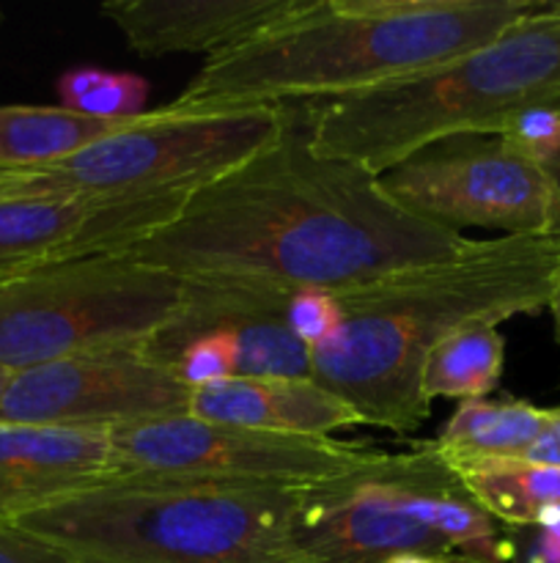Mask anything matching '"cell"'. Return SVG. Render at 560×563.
I'll return each mask as SVG.
<instances>
[{"label":"cell","instance_id":"obj_1","mask_svg":"<svg viewBox=\"0 0 560 563\" xmlns=\"http://www.w3.org/2000/svg\"><path fill=\"white\" fill-rule=\"evenodd\" d=\"M467 242L406 212L371 170L318 154L294 108L278 141L192 190L130 253L179 278L340 295L453 256Z\"/></svg>","mask_w":560,"mask_h":563},{"label":"cell","instance_id":"obj_2","mask_svg":"<svg viewBox=\"0 0 560 563\" xmlns=\"http://www.w3.org/2000/svg\"><path fill=\"white\" fill-rule=\"evenodd\" d=\"M538 0H291L209 55L176 110L296 108L423 75L483 47Z\"/></svg>","mask_w":560,"mask_h":563},{"label":"cell","instance_id":"obj_3","mask_svg":"<svg viewBox=\"0 0 560 563\" xmlns=\"http://www.w3.org/2000/svg\"><path fill=\"white\" fill-rule=\"evenodd\" d=\"M560 284V236L470 240L464 251L335 295L340 322L311 350V377L362 427L412 434L432 416L423 361L470 322L500 324L549 308Z\"/></svg>","mask_w":560,"mask_h":563},{"label":"cell","instance_id":"obj_4","mask_svg":"<svg viewBox=\"0 0 560 563\" xmlns=\"http://www.w3.org/2000/svg\"><path fill=\"white\" fill-rule=\"evenodd\" d=\"M533 108H560V3H541L489 44L423 75L296 104V115L318 154L382 176L434 143L497 135Z\"/></svg>","mask_w":560,"mask_h":563},{"label":"cell","instance_id":"obj_5","mask_svg":"<svg viewBox=\"0 0 560 563\" xmlns=\"http://www.w3.org/2000/svg\"><path fill=\"white\" fill-rule=\"evenodd\" d=\"M75 563H324L294 533V489L110 478L11 522Z\"/></svg>","mask_w":560,"mask_h":563},{"label":"cell","instance_id":"obj_6","mask_svg":"<svg viewBox=\"0 0 560 563\" xmlns=\"http://www.w3.org/2000/svg\"><path fill=\"white\" fill-rule=\"evenodd\" d=\"M294 533L324 563H382L401 553L500 563L505 528L428 443L377 451L355 471L294 489Z\"/></svg>","mask_w":560,"mask_h":563},{"label":"cell","instance_id":"obj_7","mask_svg":"<svg viewBox=\"0 0 560 563\" xmlns=\"http://www.w3.org/2000/svg\"><path fill=\"white\" fill-rule=\"evenodd\" d=\"M184 300V280L124 253L47 264L0 284V372L148 344Z\"/></svg>","mask_w":560,"mask_h":563},{"label":"cell","instance_id":"obj_8","mask_svg":"<svg viewBox=\"0 0 560 563\" xmlns=\"http://www.w3.org/2000/svg\"><path fill=\"white\" fill-rule=\"evenodd\" d=\"M294 108L148 110L132 130L38 168L0 170V201L195 190L278 141Z\"/></svg>","mask_w":560,"mask_h":563},{"label":"cell","instance_id":"obj_9","mask_svg":"<svg viewBox=\"0 0 560 563\" xmlns=\"http://www.w3.org/2000/svg\"><path fill=\"white\" fill-rule=\"evenodd\" d=\"M377 454L333 438L261 432L192 416L110 432V478L228 489H302L349 473Z\"/></svg>","mask_w":560,"mask_h":563},{"label":"cell","instance_id":"obj_10","mask_svg":"<svg viewBox=\"0 0 560 563\" xmlns=\"http://www.w3.org/2000/svg\"><path fill=\"white\" fill-rule=\"evenodd\" d=\"M379 179L406 212L459 234L492 229L503 236H560L552 176L497 135L434 143Z\"/></svg>","mask_w":560,"mask_h":563},{"label":"cell","instance_id":"obj_11","mask_svg":"<svg viewBox=\"0 0 560 563\" xmlns=\"http://www.w3.org/2000/svg\"><path fill=\"white\" fill-rule=\"evenodd\" d=\"M190 396L173 368L137 350L60 357L11 374L0 423L119 429L190 416Z\"/></svg>","mask_w":560,"mask_h":563},{"label":"cell","instance_id":"obj_12","mask_svg":"<svg viewBox=\"0 0 560 563\" xmlns=\"http://www.w3.org/2000/svg\"><path fill=\"white\" fill-rule=\"evenodd\" d=\"M190 192L0 201V284L47 264L130 251L170 223Z\"/></svg>","mask_w":560,"mask_h":563},{"label":"cell","instance_id":"obj_13","mask_svg":"<svg viewBox=\"0 0 560 563\" xmlns=\"http://www.w3.org/2000/svg\"><path fill=\"white\" fill-rule=\"evenodd\" d=\"M184 280L179 313L143 344L170 368L190 341L220 335L236 352V377H311V350L289 328V291L239 280Z\"/></svg>","mask_w":560,"mask_h":563},{"label":"cell","instance_id":"obj_14","mask_svg":"<svg viewBox=\"0 0 560 563\" xmlns=\"http://www.w3.org/2000/svg\"><path fill=\"white\" fill-rule=\"evenodd\" d=\"M110 476V429L0 423V526Z\"/></svg>","mask_w":560,"mask_h":563},{"label":"cell","instance_id":"obj_15","mask_svg":"<svg viewBox=\"0 0 560 563\" xmlns=\"http://www.w3.org/2000/svg\"><path fill=\"white\" fill-rule=\"evenodd\" d=\"M291 0H108V16L141 58L214 55L285 11Z\"/></svg>","mask_w":560,"mask_h":563},{"label":"cell","instance_id":"obj_16","mask_svg":"<svg viewBox=\"0 0 560 563\" xmlns=\"http://www.w3.org/2000/svg\"><path fill=\"white\" fill-rule=\"evenodd\" d=\"M190 416L300 438H329L340 429L362 427L360 416L313 377L220 379L192 390Z\"/></svg>","mask_w":560,"mask_h":563},{"label":"cell","instance_id":"obj_17","mask_svg":"<svg viewBox=\"0 0 560 563\" xmlns=\"http://www.w3.org/2000/svg\"><path fill=\"white\" fill-rule=\"evenodd\" d=\"M146 113L97 119L64 104H0V170L38 168L69 159L104 137L132 130Z\"/></svg>","mask_w":560,"mask_h":563},{"label":"cell","instance_id":"obj_18","mask_svg":"<svg viewBox=\"0 0 560 563\" xmlns=\"http://www.w3.org/2000/svg\"><path fill=\"white\" fill-rule=\"evenodd\" d=\"M448 465L500 526H541L560 515V467L525 460H459Z\"/></svg>","mask_w":560,"mask_h":563},{"label":"cell","instance_id":"obj_19","mask_svg":"<svg viewBox=\"0 0 560 563\" xmlns=\"http://www.w3.org/2000/svg\"><path fill=\"white\" fill-rule=\"evenodd\" d=\"M547 407L530 401H461L434 449L448 462L459 460H519L536 440Z\"/></svg>","mask_w":560,"mask_h":563},{"label":"cell","instance_id":"obj_20","mask_svg":"<svg viewBox=\"0 0 560 563\" xmlns=\"http://www.w3.org/2000/svg\"><path fill=\"white\" fill-rule=\"evenodd\" d=\"M505 366V339L497 324L470 322L434 344L423 361V399H486Z\"/></svg>","mask_w":560,"mask_h":563},{"label":"cell","instance_id":"obj_21","mask_svg":"<svg viewBox=\"0 0 560 563\" xmlns=\"http://www.w3.org/2000/svg\"><path fill=\"white\" fill-rule=\"evenodd\" d=\"M60 104L97 119H124L146 113L148 82L130 71H102L91 66L69 69L58 80Z\"/></svg>","mask_w":560,"mask_h":563},{"label":"cell","instance_id":"obj_22","mask_svg":"<svg viewBox=\"0 0 560 563\" xmlns=\"http://www.w3.org/2000/svg\"><path fill=\"white\" fill-rule=\"evenodd\" d=\"M497 137L544 168L560 154V108H533L516 113L505 121Z\"/></svg>","mask_w":560,"mask_h":563},{"label":"cell","instance_id":"obj_23","mask_svg":"<svg viewBox=\"0 0 560 563\" xmlns=\"http://www.w3.org/2000/svg\"><path fill=\"white\" fill-rule=\"evenodd\" d=\"M176 377L187 385V388H203V385L220 383V379L236 377V352L220 335H203V339L190 341L184 350L176 355L170 363Z\"/></svg>","mask_w":560,"mask_h":563},{"label":"cell","instance_id":"obj_24","mask_svg":"<svg viewBox=\"0 0 560 563\" xmlns=\"http://www.w3.org/2000/svg\"><path fill=\"white\" fill-rule=\"evenodd\" d=\"M340 313L335 295L327 291H296L289 300V328L307 350H316L338 330Z\"/></svg>","mask_w":560,"mask_h":563},{"label":"cell","instance_id":"obj_25","mask_svg":"<svg viewBox=\"0 0 560 563\" xmlns=\"http://www.w3.org/2000/svg\"><path fill=\"white\" fill-rule=\"evenodd\" d=\"M500 563H560V515L541 526L505 528Z\"/></svg>","mask_w":560,"mask_h":563},{"label":"cell","instance_id":"obj_26","mask_svg":"<svg viewBox=\"0 0 560 563\" xmlns=\"http://www.w3.org/2000/svg\"><path fill=\"white\" fill-rule=\"evenodd\" d=\"M0 563H75L53 544L16 526H0Z\"/></svg>","mask_w":560,"mask_h":563},{"label":"cell","instance_id":"obj_27","mask_svg":"<svg viewBox=\"0 0 560 563\" xmlns=\"http://www.w3.org/2000/svg\"><path fill=\"white\" fill-rule=\"evenodd\" d=\"M519 460L533 462V465L560 467V407H547L536 440Z\"/></svg>","mask_w":560,"mask_h":563},{"label":"cell","instance_id":"obj_28","mask_svg":"<svg viewBox=\"0 0 560 563\" xmlns=\"http://www.w3.org/2000/svg\"><path fill=\"white\" fill-rule=\"evenodd\" d=\"M464 555H426V553H401L382 563H467Z\"/></svg>","mask_w":560,"mask_h":563},{"label":"cell","instance_id":"obj_29","mask_svg":"<svg viewBox=\"0 0 560 563\" xmlns=\"http://www.w3.org/2000/svg\"><path fill=\"white\" fill-rule=\"evenodd\" d=\"M549 317H552V324H555V339H558V344H560V284L555 286V295H552V300H549Z\"/></svg>","mask_w":560,"mask_h":563},{"label":"cell","instance_id":"obj_30","mask_svg":"<svg viewBox=\"0 0 560 563\" xmlns=\"http://www.w3.org/2000/svg\"><path fill=\"white\" fill-rule=\"evenodd\" d=\"M544 170H547V174L552 176L555 187H558V192H560V154H558V157L552 159V163H549V165H544Z\"/></svg>","mask_w":560,"mask_h":563},{"label":"cell","instance_id":"obj_31","mask_svg":"<svg viewBox=\"0 0 560 563\" xmlns=\"http://www.w3.org/2000/svg\"><path fill=\"white\" fill-rule=\"evenodd\" d=\"M9 379H11L9 372H0V405H3V396H5V388H9Z\"/></svg>","mask_w":560,"mask_h":563},{"label":"cell","instance_id":"obj_32","mask_svg":"<svg viewBox=\"0 0 560 563\" xmlns=\"http://www.w3.org/2000/svg\"><path fill=\"white\" fill-rule=\"evenodd\" d=\"M0 25H3V9H0Z\"/></svg>","mask_w":560,"mask_h":563},{"label":"cell","instance_id":"obj_33","mask_svg":"<svg viewBox=\"0 0 560 563\" xmlns=\"http://www.w3.org/2000/svg\"><path fill=\"white\" fill-rule=\"evenodd\" d=\"M467 563H478V561H467Z\"/></svg>","mask_w":560,"mask_h":563}]
</instances>
